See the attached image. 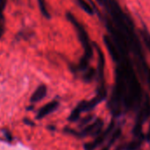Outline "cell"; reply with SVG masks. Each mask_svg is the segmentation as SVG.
I'll list each match as a JSON object with an SVG mask.
<instances>
[{
    "instance_id": "2e32d148",
    "label": "cell",
    "mask_w": 150,
    "mask_h": 150,
    "mask_svg": "<svg viewBox=\"0 0 150 150\" xmlns=\"http://www.w3.org/2000/svg\"><path fill=\"white\" fill-rule=\"evenodd\" d=\"M2 132H3L4 136L6 137V140H7L8 142H11V141L13 140V136H12V133L10 132V131H8V130H6V129H4Z\"/></svg>"
},
{
    "instance_id": "5bb4252c",
    "label": "cell",
    "mask_w": 150,
    "mask_h": 150,
    "mask_svg": "<svg viewBox=\"0 0 150 150\" xmlns=\"http://www.w3.org/2000/svg\"><path fill=\"white\" fill-rule=\"evenodd\" d=\"M4 9L5 8L0 7V38L2 37V35H4V31H5V19L3 15Z\"/></svg>"
},
{
    "instance_id": "6da1fadb",
    "label": "cell",
    "mask_w": 150,
    "mask_h": 150,
    "mask_svg": "<svg viewBox=\"0 0 150 150\" xmlns=\"http://www.w3.org/2000/svg\"><path fill=\"white\" fill-rule=\"evenodd\" d=\"M66 18L74 26L75 29H76V31H77L79 39H80V41H81V42L82 44V47H83L84 52H85L83 57H86L87 59L90 60L91 57H93V48L91 46L89 37H88V35L86 29L84 28V27L77 21V19L75 18L71 13H66Z\"/></svg>"
},
{
    "instance_id": "d6986e66",
    "label": "cell",
    "mask_w": 150,
    "mask_h": 150,
    "mask_svg": "<svg viewBox=\"0 0 150 150\" xmlns=\"http://www.w3.org/2000/svg\"><path fill=\"white\" fill-rule=\"evenodd\" d=\"M110 149V146H104L102 150H109Z\"/></svg>"
},
{
    "instance_id": "7a4b0ae2",
    "label": "cell",
    "mask_w": 150,
    "mask_h": 150,
    "mask_svg": "<svg viewBox=\"0 0 150 150\" xmlns=\"http://www.w3.org/2000/svg\"><path fill=\"white\" fill-rule=\"evenodd\" d=\"M103 125H104V123L102 118H96V120L93 121V123H90L89 125H88L87 126L82 128V130L81 132H78L73 130H70L69 132L78 136L79 138H84V137H88V136H97L102 132Z\"/></svg>"
},
{
    "instance_id": "7c38bea8",
    "label": "cell",
    "mask_w": 150,
    "mask_h": 150,
    "mask_svg": "<svg viewBox=\"0 0 150 150\" xmlns=\"http://www.w3.org/2000/svg\"><path fill=\"white\" fill-rule=\"evenodd\" d=\"M141 141H142L141 139H138L136 140L131 141L125 146V150H138L139 148V146H141Z\"/></svg>"
},
{
    "instance_id": "52a82bcc",
    "label": "cell",
    "mask_w": 150,
    "mask_h": 150,
    "mask_svg": "<svg viewBox=\"0 0 150 150\" xmlns=\"http://www.w3.org/2000/svg\"><path fill=\"white\" fill-rule=\"evenodd\" d=\"M47 87L45 85H40L32 94L31 97H30V103H35L38 102H41L43 98H45V96H47Z\"/></svg>"
},
{
    "instance_id": "3957f363",
    "label": "cell",
    "mask_w": 150,
    "mask_h": 150,
    "mask_svg": "<svg viewBox=\"0 0 150 150\" xmlns=\"http://www.w3.org/2000/svg\"><path fill=\"white\" fill-rule=\"evenodd\" d=\"M114 126H115V123L113 121H111L106 130H104L99 135H97L96 138L93 141L88 142V143H87V144L84 145V150H95L97 146H99L101 144H103L104 142V140L106 139V138L112 132Z\"/></svg>"
},
{
    "instance_id": "ac0fdd59",
    "label": "cell",
    "mask_w": 150,
    "mask_h": 150,
    "mask_svg": "<svg viewBox=\"0 0 150 150\" xmlns=\"http://www.w3.org/2000/svg\"><path fill=\"white\" fill-rule=\"evenodd\" d=\"M146 139H147V141L150 142V126H149V129H148V132L146 134Z\"/></svg>"
},
{
    "instance_id": "4fadbf2b",
    "label": "cell",
    "mask_w": 150,
    "mask_h": 150,
    "mask_svg": "<svg viewBox=\"0 0 150 150\" xmlns=\"http://www.w3.org/2000/svg\"><path fill=\"white\" fill-rule=\"evenodd\" d=\"M93 119H94V115L89 114V115L86 116V117H84V118H82V119L81 120V122H80V124H79V127L84 128L85 126H87L88 125H89L90 122L93 121Z\"/></svg>"
},
{
    "instance_id": "5b68a950",
    "label": "cell",
    "mask_w": 150,
    "mask_h": 150,
    "mask_svg": "<svg viewBox=\"0 0 150 150\" xmlns=\"http://www.w3.org/2000/svg\"><path fill=\"white\" fill-rule=\"evenodd\" d=\"M58 106H59V103L57 101H52V102L46 103L41 109H39V110L37 111V114L35 116L36 119L40 120V119L46 117L47 116H49L50 114L54 112L58 108Z\"/></svg>"
},
{
    "instance_id": "ffe728a7",
    "label": "cell",
    "mask_w": 150,
    "mask_h": 150,
    "mask_svg": "<svg viewBox=\"0 0 150 150\" xmlns=\"http://www.w3.org/2000/svg\"><path fill=\"white\" fill-rule=\"evenodd\" d=\"M116 150H122V147H121V146H119V147H117Z\"/></svg>"
},
{
    "instance_id": "30bf717a",
    "label": "cell",
    "mask_w": 150,
    "mask_h": 150,
    "mask_svg": "<svg viewBox=\"0 0 150 150\" xmlns=\"http://www.w3.org/2000/svg\"><path fill=\"white\" fill-rule=\"evenodd\" d=\"M38 2V5H39V8L41 10V13L46 18V19H50V13L47 8V4H46V1L45 0H37Z\"/></svg>"
},
{
    "instance_id": "277c9868",
    "label": "cell",
    "mask_w": 150,
    "mask_h": 150,
    "mask_svg": "<svg viewBox=\"0 0 150 150\" xmlns=\"http://www.w3.org/2000/svg\"><path fill=\"white\" fill-rule=\"evenodd\" d=\"M97 53H98V65H97V77L99 81V87L98 88H105V81H104V67H105V57L102 51V50L99 48V46L96 43H94Z\"/></svg>"
},
{
    "instance_id": "9a60e30c",
    "label": "cell",
    "mask_w": 150,
    "mask_h": 150,
    "mask_svg": "<svg viewBox=\"0 0 150 150\" xmlns=\"http://www.w3.org/2000/svg\"><path fill=\"white\" fill-rule=\"evenodd\" d=\"M121 132H122V131H121V129L120 128H117L113 133H112V135H111V137H110V141H109V144H108V146H111L119 137H120V135H121Z\"/></svg>"
},
{
    "instance_id": "8fae6325",
    "label": "cell",
    "mask_w": 150,
    "mask_h": 150,
    "mask_svg": "<svg viewBox=\"0 0 150 150\" xmlns=\"http://www.w3.org/2000/svg\"><path fill=\"white\" fill-rule=\"evenodd\" d=\"M81 113H82V112L81 111V110L79 109V107L76 106V107H75V108L71 110L70 116L68 117V120H69L70 122H76V121H78V120L80 119V117H81Z\"/></svg>"
},
{
    "instance_id": "8992f818",
    "label": "cell",
    "mask_w": 150,
    "mask_h": 150,
    "mask_svg": "<svg viewBox=\"0 0 150 150\" xmlns=\"http://www.w3.org/2000/svg\"><path fill=\"white\" fill-rule=\"evenodd\" d=\"M103 42L109 50V53L110 54L111 57L113 58L114 61L116 62H120L121 60V56H120V53L117 50V48L116 47V44L112 42V40L107 36V35H104L103 36Z\"/></svg>"
},
{
    "instance_id": "ba28073f",
    "label": "cell",
    "mask_w": 150,
    "mask_h": 150,
    "mask_svg": "<svg viewBox=\"0 0 150 150\" xmlns=\"http://www.w3.org/2000/svg\"><path fill=\"white\" fill-rule=\"evenodd\" d=\"M96 74V71L94 68L92 67H88L84 72H83V75H82V78H83V81L87 83H89L93 81V79L95 78Z\"/></svg>"
},
{
    "instance_id": "9c48e42d",
    "label": "cell",
    "mask_w": 150,
    "mask_h": 150,
    "mask_svg": "<svg viewBox=\"0 0 150 150\" xmlns=\"http://www.w3.org/2000/svg\"><path fill=\"white\" fill-rule=\"evenodd\" d=\"M77 3H78L79 6L88 14L93 15L95 13L94 9L92 8V6L88 2H86V0H77Z\"/></svg>"
},
{
    "instance_id": "e0dca14e",
    "label": "cell",
    "mask_w": 150,
    "mask_h": 150,
    "mask_svg": "<svg viewBox=\"0 0 150 150\" xmlns=\"http://www.w3.org/2000/svg\"><path fill=\"white\" fill-rule=\"evenodd\" d=\"M23 121H24V123H25V124H27V125H33V126L35 125V124H34L33 122H31V120H29V119L24 118V119H23Z\"/></svg>"
}]
</instances>
